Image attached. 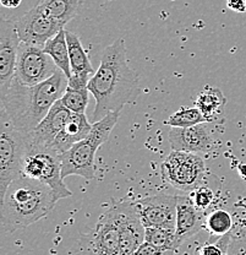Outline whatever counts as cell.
I'll return each mask as SVG.
<instances>
[{"label": "cell", "mask_w": 246, "mask_h": 255, "mask_svg": "<svg viewBox=\"0 0 246 255\" xmlns=\"http://www.w3.org/2000/svg\"><path fill=\"white\" fill-rule=\"evenodd\" d=\"M28 143V132L12 126L6 112L0 113V199L12 180L22 175V164Z\"/></svg>", "instance_id": "5"}, {"label": "cell", "mask_w": 246, "mask_h": 255, "mask_svg": "<svg viewBox=\"0 0 246 255\" xmlns=\"http://www.w3.org/2000/svg\"><path fill=\"white\" fill-rule=\"evenodd\" d=\"M206 217L207 214L195 207L190 195H178L175 235L179 246H182L187 239L196 236L205 227Z\"/></svg>", "instance_id": "15"}, {"label": "cell", "mask_w": 246, "mask_h": 255, "mask_svg": "<svg viewBox=\"0 0 246 255\" xmlns=\"http://www.w3.org/2000/svg\"><path fill=\"white\" fill-rule=\"evenodd\" d=\"M235 206H239V207H243V209H244V210H246V204H245V203H243V201H240V203L235 204Z\"/></svg>", "instance_id": "33"}, {"label": "cell", "mask_w": 246, "mask_h": 255, "mask_svg": "<svg viewBox=\"0 0 246 255\" xmlns=\"http://www.w3.org/2000/svg\"><path fill=\"white\" fill-rule=\"evenodd\" d=\"M66 41L71 65V78L68 80V86L73 89H84L88 86L89 80L96 71L89 62L86 50L82 47L79 36L66 31Z\"/></svg>", "instance_id": "16"}, {"label": "cell", "mask_w": 246, "mask_h": 255, "mask_svg": "<svg viewBox=\"0 0 246 255\" xmlns=\"http://www.w3.org/2000/svg\"><path fill=\"white\" fill-rule=\"evenodd\" d=\"M145 242H148L163 251L176 252L180 248L174 228L147 227L145 231Z\"/></svg>", "instance_id": "22"}, {"label": "cell", "mask_w": 246, "mask_h": 255, "mask_svg": "<svg viewBox=\"0 0 246 255\" xmlns=\"http://www.w3.org/2000/svg\"><path fill=\"white\" fill-rule=\"evenodd\" d=\"M169 143L173 151L181 152H208L214 148L213 137L207 123L190 128H171L168 134Z\"/></svg>", "instance_id": "14"}, {"label": "cell", "mask_w": 246, "mask_h": 255, "mask_svg": "<svg viewBox=\"0 0 246 255\" xmlns=\"http://www.w3.org/2000/svg\"><path fill=\"white\" fill-rule=\"evenodd\" d=\"M21 41L18 38L16 25L12 20H1L0 25V94L5 92L16 71L18 47Z\"/></svg>", "instance_id": "13"}, {"label": "cell", "mask_w": 246, "mask_h": 255, "mask_svg": "<svg viewBox=\"0 0 246 255\" xmlns=\"http://www.w3.org/2000/svg\"><path fill=\"white\" fill-rule=\"evenodd\" d=\"M88 89H73L66 87L64 95L60 98L63 105L73 113H84L88 105Z\"/></svg>", "instance_id": "25"}, {"label": "cell", "mask_w": 246, "mask_h": 255, "mask_svg": "<svg viewBox=\"0 0 246 255\" xmlns=\"http://www.w3.org/2000/svg\"><path fill=\"white\" fill-rule=\"evenodd\" d=\"M190 198H191L192 204L195 207L200 211L206 212L210 210V207L213 205L214 203V193L211 188L206 187V185H201L200 188H197L196 190H194L192 193L189 194Z\"/></svg>", "instance_id": "27"}, {"label": "cell", "mask_w": 246, "mask_h": 255, "mask_svg": "<svg viewBox=\"0 0 246 255\" xmlns=\"http://www.w3.org/2000/svg\"><path fill=\"white\" fill-rule=\"evenodd\" d=\"M120 112H112L103 119L94 122L89 134L81 141L76 142L70 150L60 155L63 178L79 175L84 179L94 178V157L98 147L109 137L118 123Z\"/></svg>", "instance_id": "4"}, {"label": "cell", "mask_w": 246, "mask_h": 255, "mask_svg": "<svg viewBox=\"0 0 246 255\" xmlns=\"http://www.w3.org/2000/svg\"><path fill=\"white\" fill-rule=\"evenodd\" d=\"M38 6L50 17L66 25L79 14L81 0H41Z\"/></svg>", "instance_id": "21"}, {"label": "cell", "mask_w": 246, "mask_h": 255, "mask_svg": "<svg viewBox=\"0 0 246 255\" xmlns=\"http://www.w3.org/2000/svg\"><path fill=\"white\" fill-rule=\"evenodd\" d=\"M18 38L22 43L43 49L49 39L57 36L64 26L59 21L50 17L38 6L32 7L15 21Z\"/></svg>", "instance_id": "9"}, {"label": "cell", "mask_w": 246, "mask_h": 255, "mask_svg": "<svg viewBox=\"0 0 246 255\" xmlns=\"http://www.w3.org/2000/svg\"><path fill=\"white\" fill-rule=\"evenodd\" d=\"M71 114H73V112L69 111L63 105L62 101L59 100L58 102H55V105L53 106L52 110L47 114L46 118L37 126L33 131L28 132L30 141L50 148L53 141L64 130Z\"/></svg>", "instance_id": "17"}, {"label": "cell", "mask_w": 246, "mask_h": 255, "mask_svg": "<svg viewBox=\"0 0 246 255\" xmlns=\"http://www.w3.org/2000/svg\"><path fill=\"white\" fill-rule=\"evenodd\" d=\"M57 203L52 188L21 175L10 183L0 199L2 231L12 233L33 225L46 217Z\"/></svg>", "instance_id": "3"}, {"label": "cell", "mask_w": 246, "mask_h": 255, "mask_svg": "<svg viewBox=\"0 0 246 255\" xmlns=\"http://www.w3.org/2000/svg\"><path fill=\"white\" fill-rule=\"evenodd\" d=\"M245 1H246V0H245Z\"/></svg>", "instance_id": "34"}, {"label": "cell", "mask_w": 246, "mask_h": 255, "mask_svg": "<svg viewBox=\"0 0 246 255\" xmlns=\"http://www.w3.org/2000/svg\"><path fill=\"white\" fill-rule=\"evenodd\" d=\"M59 70L54 60L42 48L21 42L18 47L15 80L25 86H34L47 81Z\"/></svg>", "instance_id": "8"}, {"label": "cell", "mask_w": 246, "mask_h": 255, "mask_svg": "<svg viewBox=\"0 0 246 255\" xmlns=\"http://www.w3.org/2000/svg\"><path fill=\"white\" fill-rule=\"evenodd\" d=\"M227 5L230 10L237 12H245L246 11V1L245 0H228Z\"/></svg>", "instance_id": "30"}, {"label": "cell", "mask_w": 246, "mask_h": 255, "mask_svg": "<svg viewBox=\"0 0 246 255\" xmlns=\"http://www.w3.org/2000/svg\"><path fill=\"white\" fill-rule=\"evenodd\" d=\"M145 228L164 227L175 230L178 195H153L134 201Z\"/></svg>", "instance_id": "11"}, {"label": "cell", "mask_w": 246, "mask_h": 255, "mask_svg": "<svg viewBox=\"0 0 246 255\" xmlns=\"http://www.w3.org/2000/svg\"><path fill=\"white\" fill-rule=\"evenodd\" d=\"M134 255H176L175 251H163V249L157 248L153 244L144 242L141 246L139 247Z\"/></svg>", "instance_id": "29"}, {"label": "cell", "mask_w": 246, "mask_h": 255, "mask_svg": "<svg viewBox=\"0 0 246 255\" xmlns=\"http://www.w3.org/2000/svg\"><path fill=\"white\" fill-rule=\"evenodd\" d=\"M1 5L7 9H16L20 6V4L22 2V0H0Z\"/></svg>", "instance_id": "31"}, {"label": "cell", "mask_w": 246, "mask_h": 255, "mask_svg": "<svg viewBox=\"0 0 246 255\" xmlns=\"http://www.w3.org/2000/svg\"><path fill=\"white\" fill-rule=\"evenodd\" d=\"M206 228L212 238H219L233 231V219L228 211L222 209L208 212L206 217Z\"/></svg>", "instance_id": "23"}, {"label": "cell", "mask_w": 246, "mask_h": 255, "mask_svg": "<svg viewBox=\"0 0 246 255\" xmlns=\"http://www.w3.org/2000/svg\"><path fill=\"white\" fill-rule=\"evenodd\" d=\"M44 52L54 60L58 69L65 74L68 80L71 78V65H70V55H69L68 41H66V31L62 30L57 36L53 37L47 42L43 48Z\"/></svg>", "instance_id": "20"}, {"label": "cell", "mask_w": 246, "mask_h": 255, "mask_svg": "<svg viewBox=\"0 0 246 255\" xmlns=\"http://www.w3.org/2000/svg\"><path fill=\"white\" fill-rule=\"evenodd\" d=\"M201 123H207V122L196 107H181L164 122L165 126L171 128H190Z\"/></svg>", "instance_id": "24"}, {"label": "cell", "mask_w": 246, "mask_h": 255, "mask_svg": "<svg viewBox=\"0 0 246 255\" xmlns=\"http://www.w3.org/2000/svg\"><path fill=\"white\" fill-rule=\"evenodd\" d=\"M161 174L166 184L190 194L203 185L206 164L197 153L171 151L161 166Z\"/></svg>", "instance_id": "7"}, {"label": "cell", "mask_w": 246, "mask_h": 255, "mask_svg": "<svg viewBox=\"0 0 246 255\" xmlns=\"http://www.w3.org/2000/svg\"><path fill=\"white\" fill-rule=\"evenodd\" d=\"M227 98L217 87L206 86L200 92L195 107L200 110L207 123L223 124L226 117Z\"/></svg>", "instance_id": "19"}, {"label": "cell", "mask_w": 246, "mask_h": 255, "mask_svg": "<svg viewBox=\"0 0 246 255\" xmlns=\"http://www.w3.org/2000/svg\"><path fill=\"white\" fill-rule=\"evenodd\" d=\"M22 175L39 180L52 188L58 201L73 195L66 188L62 175V159L59 153L46 146L31 142L30 139L23 158Z\"/></svg>", "instance_id": "6"}, {"label": "cell", "mask_w": 246, "mask_h": 255, "mask_svg": "<svg viewBox=\"0 0 246 255\" xmlns=\"http://www.w3.org/2000/svg\"><path fill=\"white\" fill-rule=\"evenodd\" d=\"M66 87L68 78L60 69L47 81L34 86H25L14 79L6 91L0 94L1 108L17 130L31 132L63 97Z\"/></svg>", "instance_id": "2"}, {"label": "cell", "mask_w": 246, "mask_h": 255, "mask_svg": "<svg viewBox=\"0 0 246 255\" xmlns=\"http://www.w3.org/2000/svg\"><path fill=\"white\" fill-rule=\"evenodd\" d=\"M228 255H246V230L233 232Z\"/></svg>", "instance_id": "28"}, {"label": "cell", "mask_w": 246, "mask_h": 255, "mask_svg": "<svg viewBox=\"0 0 246 255\" xmlns=\"http://www.w3.org/2000/svg\"><path fill=\"white\" fill-rule=\"evenodd\" d=\"M87 255H120V235L114 205L100 215L96 227L86 236Z\"/></svg>", "instance_id": "10"}, {"label": "cell", "mask_w": 246, "mask_h": 255, "mask_svg": "<svg viewBox=\"0 0 246 255\" xmlns=\"http://www.w3.org/2000/svg\"><path fill=\"white\" fill-rule=\"evenodd\" d=\"M96 106L92 117L96 122L112 112H120L139 92V76L129 66L124 39H115L103 52L99 68L87 86Z\"/></svg>", "instance_id": "1"}, {"label": "cell", "mask_w": 246, "mask_h": 255, "mask_svg": "<svg viewBox=\"0 0 246 255\" xmlns=\"http://www.w3.org/2000/svg\"><path fill=\"white\" fill-rule=\"evenodd\" d=\"M91 129L92 124L89 123L84 113H73L66 123L64 130L53 141L50 148L62 155L70 150L76 142L83 140L89 134Z\"/></svg>", "instance_id": "18"}, {"label": "cell", "mask_w": 246, "mask_h": 255, "mask_svg": "<svg viewBox=\"0 0 246 255\" xmlns=\"http://www.w3.org/2000/svg\"><path fill=\"white\" fill-rule=\"evenodd\" d=\"M232 232L222 236L219 238H210L203 246L198 247L195 251V255H228V249L232 239Z\"/></svg>", "instance_id": "26"}, {"label": "cell", "mask_w": 246, "mask_h": 255, "mask_svg": "<svg viewBox=\"0 0 246 255\" xmlns=\"http://www.w3.org/2000/svg\"><path fill=\"white\" fill-rule=\"evenodd\" d=\"M120 235V255H134L145 242V228L134 201L114 203Z\"/></svg>", "instance_id": "12"}, {"label": "cell", "mask_w": 246, "mask_h": 255, "mask_svg": "<svg viewBox=\"0 0 246 255\" xmlns=\"http://www.w3.org/2000/svg\"><path fill=\"white\" fill-rule=\"evenodd\" d=\"M238 172H239L240 177L246 179V163H238Z\"/></svg>", "instance_id": "32"}]
</instances>
